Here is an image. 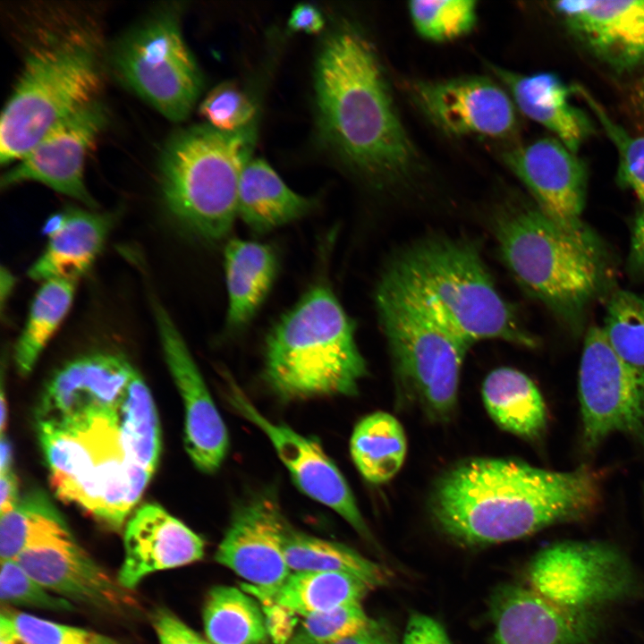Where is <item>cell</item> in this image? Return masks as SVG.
<instances>
[{"label": "cell", "instance_id": "obj_1", "mask_svg": "<svg viewBox=\"0 0 644 644\" xmlns=\"http://www.w3.org/2000/svg\"><path fill=\"white\" fill-rule=\"evenodd\" d=\"M17 14L21 68L2 112L3 165L18 161L58 123L99 100L109 68L98 7L41 3Z\"/></svg>", "mask_w": 644, "mask_h": 644}, {"label": "cell", "instance_id": "obj_2", "mask_svg": "<svg viewBox=\"0 0 644 644\" xmlns=\"http://www.w3.org/2000/svg\"><path fill=\"white\" fill-rule=\"evenodd\" d=\"M603 479L587 465L555 471L514 459L470 458L436 479L429 511L437 528L457 543H502L593 514Z\"/></svg>", "mask_w": 644, "mask_h": 644}, {"label": "cell", "instance_id": "obj_3", "mask_svg": "<svg viewBox=\"0 0 644 644\" xmlns=\"http://www.w3.org/2000/svg\"><path fill=\"white\" fill-rule=\"evenodd\" d=\"M318 123L353 170L377 183L407 178L417 154L394 105L372 44L343 24L325 40L315 67Z\"/></svg>", "mask_w": 644, "mask_h": 644}, {"label": "cell", "instance_id": "obj_4", "mask_svg": "<svg viewBox=\"0 0 644 644\" xmlns=\"http://www.w3.org/2000/svg\"><path fill=\"white\" fill-rule=\"evenodd\" d=\"M466 341L499 339L533 347L513 309L501 297L470 241L433 237L400 252L379 284Z\"/></svg>", "mask_w": 644, "mask_h": 644}, {"label": "cell", "instance_id": "obj_5", "mask_svg": "<svg viewBox=\"0 0 644 644\" xmlns=\"http://www.w3.org/2000/svg\"><path fill=\"white\" fill-rule=\"evenodd\" d=\"M496 236L520 285L572 332L580 331L589 309L613 279L599 238L575 237L531 205L503 213Z\"/></svg>", "mask_w": 644, "mask_h": 644}, {"label": "cell", "instance_id": "obj_6", "mask_svg": "<svg viewBox=\"0 0 644 644\" xmlns=\"http://www.w3.org/2000/svg\"><path fill=\"white\" fill-rule=\"evenodd\" d=\"M354 332L333 290L311 287L267 336L266 382L285 400L358 394L368 369Z\"/></svg>", "mask_w": 644, "mask_h": 644}, {"label": "cell", "instance_id": "obj_7", "mask_svg": "<svg viewBox=\"0 0 644 644\" xmlns=\"http://www.w3.org/2000/svg\"><path fill=\"white\" fill-rule=\"evenodd\" d=\"M37 432L56 496L120 530L152 474L127 453L114 409L38 421Z\"/></svg>", "mask_w": 644, "mask_h": 644}, {"label": "cell", "instance_id": "obj_8", "mask_svg": "<svg viewBox=\"0 0 644 644\" xmlns=\"http://www.w3.org/2000/svg\"><path fill=\"white\" fill-rule=\"evenodd\" d=\"M253 144L250 126L223 131L201 124L169 138L160 156L159 185L165 211L181 230L208 243L228 236Z\"/></svg>", "mask_w": 644, "mask_h": 644}, {"label": "cell", "instance_id": "obj_9", "mask_svg": "<svg viewBox=\"0 0 644 644\" xmlns=\"http://www.w3.org/2000/svg\"><path fill=\"white\" fill-rule=\"evenodd\" d=\"M376 304L400 390L432 419L451 418L470 345L394 292L378 285Z\"/></svg>", "mask_w": 644, "mask_h": 644}, {"label": "cell", "instance_id": "obj_10", "mask_svg": "<svg viewBox=\"0 0 644 644\" xmlns=\"http://www.w3.org/2000/svg\"><path fill=\"white\" fill-rule=\"evenodd\" d=\"M179 14L172 4L154 9L127 30L108 54L118 79L172 122L189 116L202 86Z\"/></svg>", "mask_w": 644, "mask_h": 644}, {"label": "cell", "instance_id": "obj_11", "mask_svg": "<svg viewBox=\"0 0 644 644\" xmlns=\"http://www.w3.org/2000/svg\"><path fill=\"white\" fill-rule=\"evenodd\" d=\"M529 587L575 610L599 608L637 593V575L625 555L602 541L566 540L539 551L530 562Z\"/></svg>", "mask_w": 644, "mask_h": 644}, {"label": "cell", "instance_id": "obj_12", "mask_svg": "<svg viewBox=\"0 0 644 644\" xmlns=\"http://www.w3.org/2000/svg\"><path fill=\"white\" fill-rule=\"evenodd\" d=\"M581 445L590 453L614 433L644 448V369L619 356L603 328L589 329L579 370Z\"/></svg>", "mask_w": 644, "mask_h": 644}, {"label": "cell", "instance_id": "obj_13", "mask_svg": "<svg viewBox=\"0 0 644 644\" xmlns=\"http://www.w3.org/2000/svg\"><path fill=\"white\" fill-rule=\"evenodd\" d=\"M225 395L239 415L267 436L303 494L332 509L363 538H371L348 482L319 443L268 419L231 379H227Z\"/></svg>", "mask_w": 644, "mask_h": 644}, {"label": "cell", "instance_id": "obj_14", "mask_svg": "<svg viewBox=\"0 0 644 644\" xmlns=\"http://www.w3.org/2000/svg\"><path fill=\"white\" fill-rule=\"evenodd\" d=\"M107 119V109L99 99L61 121L3 174L1 187L36 182L95 208L84 168Z\"/></svg>", "mask_w": 644, "mask_h": 644}, {"label": "cell", "instance_id": "obj_15", "mask_svg": "<svg viewBox=\"0 0 644 644\" xmlns=\"http://www.w3.org/2000/svg\"><path fill=\"white\" fill-rule=\"evenodd\" d=\"M504 159L549 218L575 237L598 238L581 219L587 171L576 153L557 139L544 138L508 150Z\"/></svg>", "mask_w": 644, "mask_h": 644}, {"label": "cell", "instance_id": "obj_16", "mask_svg": "<svg viewBox=\"0 0 644 644\" xmlns=\"http://www.w3.org/2000/svg\"><path fill=\"white\" fill-rule=\"evenodd\" d=\"M412 94L430 122L450 135L503 139L517 129L511 96L487 77L421 80L412 86Z\"/></svg>", "mask_w": 644, "mask_h": 644}, {"label": "cell", "instance_id": "obj_17", "mask_svg": "<svg viewBox=\"0 0 644 644\" xmlns=\"http://www.w3.org/2000/svg\"><path fill=\"white\" fill-rule=\"evenodd\" d=\"M152 309L166 364L184 405L186 452L200 471L213 473L228 453L226 426L172 318L156 299Z\"/></svg>", "mask_w": 644, "mask_h": 644}, {"label": "cell", "instance_id": "obj_18", "mask_svg": "<svg viewBox=\"0 0 644 644\" xmlns=\"http://www.w3.org/2000/svg\"><path fill=\"white\" fill-rule=\"evenodd\" d=\"M287 522L272 493L250 496L235 507L215 560L249 585H280L292 572L283 547Z\"/></svg>", "mask_w": 644, "mask_h": 644}, {"label": "cell", "instance_id": "obj_19", "mask_svg": "<svg viewBox=\"0 0 644 644\" xmlns=\"http://www.w3.org/2000/svg\"><path fill=\"white\" fill-rule=\"evenodd\" d=\"M494 644H594L597 612L559 606L530 587L506 584L489 600Z\"/></svg>", "mask_w": 644, "mask_h": 644}, {"label": "cell", "instance_id": "obj_20", "mask_svg": "<svg viewBox=\"0 0 644 644\" xmlns=\"http://www.w3.org/2000/svg\"><path fill=\"white\" fill-rule=\"evenodd\" d=\"M552 6L570 31L614 69L644 64V0H564Z\"/></svg>", "mask_w": 644, "mask_h": 644}, {"label": "cell", "instance_id": "obj_21", "mask_svg": "<svg viewBox=\"0 0 644 644\" xmlns=\"http://www.w3.org/2000/svg\"><path fill=\"white\" fill-rule=\"evenodd\" d=\"M135 370L126 358L111 352H93L66 362L43 389L37 422L114 408Z\"/></svg>", "mask_w": 644, "mask_h": 644}, {"label": "cell", "instance_id": "obj_22", "mask_svg": "<svg viewBox=\"0 0 644 644\" xmlns=\"http://www.w3.org/2000/svg\"><path fill=\"white\" fill-rule=\"evenodd\" d=\"M124 558L117 580L134 589L148 575L200 560L203 539L181 521L157 504L140 506L126 523Z\"/></svg>", "mask_w": 644, "mask_h": 644}, {"label": "cell", "instance_id": "obj_23", "mask_svg": "<svg viewBox=\"0 0 644 644\" xmlns=\"http://www.w3.org/2000/svg\"><path fill=\"white\" fill-rule=\"evenodd\" d=\"M14 560L44 588L67 600L111 610L131 604L127 589L74 538L28 549Z\"/></svg>", "mask_w": 644, "mask_h": 644}, {"label": "cell", "instance_id": "obj_24", "mask_svg": "<svg viewBox=\"0 0 644 644\" xmlns=\"http://www.w3.org/2000/svg\"><path fill=\"white\" fill-rule=\"evenodd\" d=\"M114 216L70 208L48 218L43 233L47 244L28 271L37 281L78 280L91 267L113 227Z\"/></svg>", "mask_w": 644, "mask_h": 644}, {"label": "cell", "instance_id": "obj_25", "mask_svg": "<svg viewBox=\"0 0 644 644\" xmlns=\"http://www.w3.org/2000/svg\"><path fill=\"white\" fill-rule=\"evenodd\" d=\"M492 70L521 113L551 131L574 153L579 150L592 126L587 115L571 103L574 86L569 87L552 72L525 75L499 67Z\"/></svg>", "mask_w": 644, "mask_h": 644}, {"label": "cell", "instance_id": "obj_26", "mask_svg": "<svg viewBox=\"0 0 644 644\" xmlns=\"http://www.w3.org/2000/svg\"><path fill=\"white\" fill-rule=\"evenodd\" d=\"M227 292L225 326L242 329L256 315L276 277L278 258L274 249L259 242L231 239L224 250Z\"/></svg>", "mask_w": 644, "mask_h": 644}, {"label": "cell", "instance_id": "obj_27", "mask_svg": "<svg viewBox=\"0 0 644 644\" xmlns=\"http://www.w3.org/2000/svg\"><path fill=\"white\" fill-rule=\"evenodd\" d=\"M315 200L290 189L263 159L251 158L239 182L237 217L256 233H265L309 213Z\"/></svg>", "mask_w": 644, "mask_h": 644}, {"label": "cell", "instance_id": "obj_28", "mask_svg": "<svg viewBox=\"0 0 644 644\" xmlns=\"http://www.w3.org/2000/svg\"><path fill=\"white\" fill-rule=\"evenodd\" d=\"M247 593L267 606L303 617L358 603L371 589L360 580L343 573L292 572L278 586L271 589L243 584Z\"/></svg>", "mask_w": 644, "mask_h": 644}, {"label": "cell", "instance_id": "obj_29", "mask_svg": "<svg viewBox=\"0 0 644 644\" xmlns=\"http://www.w3.org/2000/svg\"><path fill=\"white\" fill-rule=\"evenodd\" d=\"M485 408L502 429L527 440H537L547 427V410L535 383L524 373L502 367L482 385Z\"/></svg>", "mask_w": 644, "mask_h": 644}, {"label": "cell", "instance_id": "obj_30", "mask_svg": "<svg viewBox=\"0 0 644 644\" xmlns=\"http://www.w3.org/2000/svg\"><path fill=\"white\" fill-rule=\"evenodd\" d=\"M284 556L292 572H326L353 576L371 589L385 585L388 572L380 564L352 547L311 536L287 522L283 541Z\"/></svg>", "mask_w": 644, "mask_h": 644}, {"label": "cell", "instance_id": "obj_31", "mask_svg": "<svg viewBox=\"0 0 644 644\" xmlns=\"http://www.w3.org/2000/svg\"><path fill=\"white\" fill-rule=\"evenodd\" d=\"M352 459L369 482L382 484L402 468L407 453V439L400 421L388 412L375 411L355 426L351 440Z\"/></svg>", "mask_w": 644, "mask_h": 644}, {"label": "cell", "instance_id": "obj_32", "mask_svg": "<svg viewBox=\"0 0 644 644\" xmlns=\"http://www.w3.org/2000/svg\"><path fill=\"white\" fill-rule=\"evenodd\" d=\"M72 538L62 514L41 491L24 495L11 511L1 514V560H14L28 549Z\"/></svg>", "mask_w": 644, "mask_h": 644}, {"label": "cell", "instance_id": "obj_33", "mask_svg": "<svg viewBox=\"0 0 644 644\" xmlns=\"http://www.w3.org/2000/svg\"><path fill=\"white\" fill-rule=\"evenodd\" d=\"M204 631L212 644H266V618L250 594L232 586L209 589L202 611Z\"/></svg>", "mask_w": 644, "mask_h": 644}, {"label": "cell", "instance_id": "obj_34", "mask_svg": "<svg viewBox=\"0 0 644 644\" xmlns=\"http://www.w3.org/2000/svg\"><path fill=\"white\" fill-rule=\"evenodd\" d=\"M113 409L130 458L153 474L161 451L159 421L152 395L136 370Z\"/></svg>", "mask_w": 644, "mask_h": 644}, {"label": "cell", "instance_id": "obj_35", "mask_svg": "<svg viewBox=\"0 0 644 644\" xmlns=\"http://www.w3.org/2000/svg\"><path fill=\"white\" fill-rule=\"evenodd\" d=\"M77 280L54 278L44 282L30 306L26 325L14 349V361L21 376L30 373L42 351L67 315Z\"/></svg>", "mask_w": 644, "mask_h": 644}, {"label": "cell", "instance_id": "obj_36", "mask_svg": "<svg viewBox=\"0 0 644 644\" xmlns=\"http://www.w3.org/2000/svg\"><path fill=\"white\" fill-rule=\"evenodd\" d=\"M603 330L619 356L644 369V295L614 291L608 300Z\"/></svg>", "mask_w": 644, "mask_h": 644}, {"label": "cell", "instance_id": "obj_37", "mask_svg": "<svg viewBox=\"0 0 644 644\" xmlns=\"http://www.w3.org/2000/svg\"><path fill=\"white\" fill-rule=\"evenodd\" d=\"M417 32L431 41L445 42L468 34L477 21L473 0H417L409 3Z\"/></svg>", "mask_w": 644, "mask_h": 644}, {"label": "cell", "instance_id": "obj_38", "mask_svg": "<svg viewBox=\"0 0 644 644\" xmlns=\"http://www.w3.org/2000/svg\"><path fill=\"white\" fill-rule=\"evenodd\" d=\"M574 90L588 104L616 148L619 157V182L635 193L644 206V136L631 135L614 123L600 104L582 87L574 86Z\"/></svg>", "mask_w": 644, "mask_h": 644}, {"label": "cell", "instance_id": "obj_39", "mask_svg": "<svg viewBox=\"0 0 644 644\" xmlns=\"http://www.w3.org/2000/svg\"><path fill=\"white\" fill-rule=\"evenodd\" d=\"M370 621L360 602L343 605L304 617L286 644H336L361 631Z\"/></svg>", "mask_w": 644, "mask_h": 644}, {"label": "cell", "instance_id": "obj_40", "mask_svg": "<svg viewBox=\"0 0 644 644\" xmlns=\"http://www.w3.org/2000/svg\"><path fill=\"white\" fill-rule=\"evenodd\" d=\"M22 644H119L101 633L62 624L30 614L14 611L3 613Z\"/></svg>", "mask_w": 644, "mask_h": 644}, {"label": "cell", "instance_id": "obj_41", "mask_svg": "<svg viewBox=\"0 0 644 644\" xmlns=\"http://www.w3.org/2000/svg\"><path fill=\"white\" fill-rule=\"evenodd\" d=\"M50 592L15 560H1L0 597L3 604L56 612L72 610L73 606L69 600Z\"/></svg>", "mask_w": 644, "mask_h": 644}, {"label": "cell", "instance_id": "obj_42", "mask_svg": "<svg viewBox=\"0 0 644 644\" xmlns=\"http://www.w3.org/2000/svg\"><path fill=\"white\" fill-rule=\"evenodd\" d=\"M255 111L250 98L230 83L212 89L199 106V113L208 124L223 131H236L250 126Z\"/></svg>", "mask_w": 644, "mask_h": 644}, {"label": "cell", "instance_id": "obj_43", "mask_svg": "<svg viewBox=\"0 0 644 644\" xmlns=\"http://www.w3.org/2000/svg\"><path fill=\"white\" fill-rule=\"evenodd\" d=\"M159 644H205L201 638L179 617L167 609H159L153 616Z\"/></svg>", "mask_w": 644, "mask_h": 644}, {"label": "cell", "instance_id": "obj_44", "mask_svg": "<svg viewBox=\"0 0 644 644\" xmlns=\"http://www.w3.org/2000/svg\"><path fill=\"white\" fill-rule=\"evenodd\" d=\"M402 644H452L439 622L424 614L414 613L407 622Z\"/></svg>", "mask_w": 644, "mask_h": 644}, {"label": "cell", "instance_id": "obj_45", "mask_svg": "<svg viewBox=\"0 0 644 644\" xmlns=\"http://www.w3.org/2000/svg\"><path fill=\"white\" fill-rule=\"evenodd\" d=\"M325 20L319 10L309 4H300L293 8L288 20V26L293 31L316 34L321 31Z\"/></svg>", "mask_w": 644, "mask_h": 644}, {"label": "cell", "instance_id": "obj_46", "mask_svg": "<svg viewBox=\"0 0 644 644\" xmlns=\"http://www.w3.org/2000/svg\"><path fill=\"white\" fill-rule=\"evenodd\" d=\"M336 644H398L392 630L379 621L372 620L359 632Z\"/></svg>", "mask_w": 644, "mask_h": 644}, {"label": "cell", "instance_id": "obj_47", "mask_svg": "<svg viewBox=\"0 0 644 644\" xmlns=\"http://www.w3.org/2000/svg\"><path fill=\"white\" fill-rule=\"evenodd\" d=\"M628 260L631 272L644 277V206L632 224Z\"/></svg>", "mask_w": 644, "mask_h": 644}, {"label": "cell", "instance_id": "obj_48", "mask_svg": "<svg viewBox=\"0 0 644 644\" xmlns=\"http://www.w3.org/2000/svg\"><path fill=\"white\" fill-rule=\"evenodd\" d=\"M19 499L18 481L13 470L0 474V515L11 511Z\"/></svg>", "mask_w": 644, "mask_h": 644}, {"label": "cell", "instance_id": "obj_49", "mask_svg": "<svg viewBox=\"0 0 644 644\" xmlns=\"http://www.w3.org/2000/svg\"><path fill=\"white\" fill-rule=\"evenodd\" d=\"M1 461L0 474L12 470L13 448L10 441L4 435H1Z\"/></svg>", "mask_w": 644, "mask_h": 644}, {"label": "cell", "instance_id": "obj_50", "mask_svg": "<svg viewBox=\"0 0 644 644\" xmlns=\"http://www.w3.org/2000/svg\"><path fill=\"white\" fill-rule=\"evenodd\" d=\"M0 644H22L16 637L9 620L3 613L0 618Z\"/></svg>", "mask_w": 644, "mask_h": 644}, {"label": "cell", "instance_id": "obj_51", "mask_svg": "<svg viewBox=\"0 0 644 644\" xmlns=\"http://www.w3.org/2000/svg\"><path fill=\"white\" fill-rule=\"evenodd\" d=\"M14 285V278L10 273V271L2 268L1 271V301L2 304L4 302L5 299L8 297V295L11 293V290L13 286Z\"/></svg>", "mask_w": 644, "mask_h": 644}, {"label": "cell", "instance_id": "obj_52", "mask_svg": "<svg viewBox=\"0 0 644 644\" xmlns=\"http://www.w3.org/2000/svg\"><path fill=\"white\" fill-rule=\"evenodd\" d=\"M632 99L637 110L644 117V77L637 84Z\"/></svg>", "mask_w": 644, "mask_h": 644}, {"label": "cell", "instance_id": "obj_53", "mask_svg": "<svg viewBox=\"0 0 644 644\" xmlns=\"http://www.w3.org/2000/svg\"><path fill=\"white\" fill-rule=\"evenodd\" d=\"M0 429H1V435H4L5 427H6V420H7V403L4 399V390L1 391V401H0Z\"/></svg>", "mask_w": 644, "mask_h": 644}, {"label": "cell", "instance_id": "obj_54", "mask_svg": "<svg viewBox=\"0 0 644 644\" xmlns=\"http://www.w3.org/2000/svg\"><path fill=\"white\" fill-rule=\"evenodd\" d=\"M205 644H212V643L208 642V641L206 640Z\"/></svg>", "mask_w": 644, "mask_h": 644}]
</instances>
